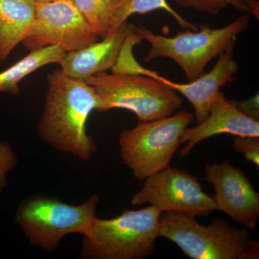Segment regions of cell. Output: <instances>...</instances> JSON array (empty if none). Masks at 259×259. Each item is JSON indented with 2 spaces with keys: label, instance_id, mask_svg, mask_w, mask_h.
Masks as SVG:
<instances>
[{
  "label": "cell",
  "instance_id": "5",
  "mask_svg": "<svg viewBox=\"0 0 259 259\" xmlns=\"http://www.w3.org/2000/svg\"><path fill=\"white\" fill-rule=\"evenodd\" d=\"M160 209H125L111 219L97 218L90 235L83 236L81 258L144 259L153 255L159 236Z\"/></svg>",
  "mask_w": 259,
  "mask_h": 259
},
{
  "label": "cell",
  "instance_id": "20",
  "mask_svg": "<svg viewBox=\"0 0 259 259\" xmlns=\"http://www.w3.org/2000/svg\"><path fill=\"white\" fill-rule=\"evenodd\" d=\"M18 163V158L13 146L6 141H0V194L3 193L7 185V176Z\"/></svg>",
  "mask_w": 259,
  "mask_h": 259
},
{
  "label": "cell",
  "instance_id": "6",
  "mask_svg": "<svg viewBox=\"0 0 259 259\" xmlns=\"http://www.w3.org/2000/svg\"><path fill=\"white\" fill-rule=\"evenodd\" d=\"M85 81L95 89L97 112L125 109L134 112L139 122L173 115L183 104L173 88L146 75L102 72Z\"/></svg>",
  "mask_w": 259,
  "mask_h": 259
},
{
  "label": "cell",
  "instance_id": "18",
  "mask_svg": "<svg viewBox=\"0 0 259 259\" xmlns=\"http://www.w3.org/2000/svg\"><path fill=\"white\" fill-rule=\"evenodd\" d=\"M174 1L182 8L194 10L197 13L207 14L209 16H216L230 7L238 11L249 14V10L244 0H174Z\"/></svg>",
  "mask_w": 259,
  "mask_h": 259
},
{
  "label": "cell",
  "instance_id": "21",
  "mask_svg": "<svg viewBox=\"0 0 259 259\" xmlns=\"http://www.w3.org/2000/svg\"><path fill=\"white\" fill-rule=\"evenodd\" d=\"M259 95L255 94L254 96L243 101H237V106L243 113L251 118L258 120L259 118Z\"/></svg>",
  "mask_w": 259,
  "mask_h": 259
},
{
  "label": "cell",
  "instance_id": "7",
  "mask_svg": "<svg viewBox=\"0 0 259 259\" xmlns=\"http://www.w3.org/2000/svg\"><path fill=\"white\" fill-rule=\"evenodd\" d=\"M194 117L185 110L166 117L139 122L119 136L121 158L136 180L144 181L170 166L184 130Z\"/></svg>",
  "mask_w": 259,
  "mask_h": 259
},
{
  "label": "cell",
  "instance_id": "22",
  "mask_svg": "<svg viewBox=\"0 0 259 259\" xmlns=\"http://www.w3.org/2000/svg\"><path fill=\"white\" fill-rule=\"evenodd\" d=\"M249 10V14L253 15L257 20L259 19V2L258 0H244Z\"/></svg>",
  "mask_w": 259,
  "mask_h": 259
},
{
  "label": "cell",
  "instance_id": "1",
  "mask_svg": "<svg viewBox=\"0 0 259 259\" xmlns=\"http://www.w3.org/2000/svg\"><path fill=\"white\" fill-rule=\"evenodd\" d=\"M47 81L44 113L37 125L39 136L58 151L89 161L97 149L86 127L98 105L95 89L61 69L48 74Z\"/></svg>",
  "mask_w": 259,
  "mask_h": 259
},
{
  "label": "cell",
  "instance_id": "19",
  "mask_svg": "<svg viewBox=\"0 0 259 259\" xmlns=\"http://www.w3.org/2000/svg\"><path fill=\"white\" fill-rule=\"evenodd\" d=\"M233 149L243 153L248 161L259 168V136H235L233 139Z\"/></svg>",
  "mask_w": 259,
  "mask_h": 259
},
{
  "label": "cell",
  "instance_id": "3",
  "mask_svg": "<svg viewBox=\"0 0 259 259\" xmlns=\"http://www.w3.org/2000/svg\"><path fill=\"white\" fill-rule=\"evenodd\" d=\"M250 22V15L244 13L223 28H211L204 23L198 30L185 29L173 37L158 35L143 26L136 28V31L150 44L144 62L168 58L180 66L190 82L203 74L207 65L221 55L237 35L249 28Z\"/></svg>",
  "mask_w": 259,
  "mask_h": 259
},
{
  "label": "cell",
  "instance_id": "8",
  "mask_svg": "<svg viewBox=\"0 0 259 259\" xmlns=\"http://www.w3.org/2000/svg\"><path fill=\"white\" fill-rule=\"evenodd\" d=\"M98 38L71 0H55L36 3L33 25L22 44L30 51L55 46L69 53Z\"/></svg>",
  "mask_w": 259,
  "mask_h": 259
},
{
  "label": "cell",
  "instance_id": "17",
  "mask_svg": "<svg viewBox=\"0 0 259 259\" xmlns=\"http://www.w3.org/2000/svg\"><path fill=\"white\" fill-rule=\"evenodd\" d=\"M156 10H165L171 15L177 23L183 29L198 30L195 24L187 21L182 18L167 3V0H122L114 15L112 20V31L118 28L122 23L127 22V19L133 15H145Z\"/></svg>",
  "mask_w": 259,
  "mask_h": 259
},
{
  "label": "cell",
  "instance_id": "2",
  "mask_svg": "<svg viewBox=\"0 0 259 259\" xmlns=\"http://www.w3.org/2000/svg\"><path fill=\"white\" fill-rule=\"evenodd\" d=\"M159 236L176 243L192 259H258L259 243L247 228H239L221 218L207 226L185 213L163 212Z\"/></svg>",
  "mask_w": 259,
  "mask_h": 259
},
{
  "label": "cell",
  "instance_id": "10",
  "mask_svg": "<svg viewBox=\"0 0 259 259\" xmlns=\"http://www.w3.org/2000/svg\"><path fill=\"white\" fill-rule=\"evenodd\" d=\"M206 180L214 186L215 209L251 231L259 220V194L241 168L229 162L205 163Z\"/></svg>",
  "mask_w": 259,
  "mask_h": 259
},
{
  "label": "cell",
  "instance_id": "15",
  "mask_svg": "<svg viewBox=\"0 0 259 259\" xmlns=\"http://www.w3.org/2000/svg\"><path fill=\"white\" fill-rule=\"evenodd\" d=\"M65 54L62 49L55 46L30 51L28 55L0 72V93L20 95L19 84L22 80L47 65L59 64Z\"/></svg>",
  "mask_w": 259,
  "mask_h": 259
},
{
  "label": "cell",
  "instance_id": "9",
  "mask_svg": "<svg viewBox=\"0 0 259 259\" xmlns=\"http://www.w3.org/2000/svg\"><path fill=\"white\" fill-rule=\"evenodd\" d=\"M131 204H148L162 212H182L195 217L216 210L214 199L202 190L197 178L171 166L147 177L143 188L133 196Z\"/></svg>",
  "mask_w": 259,
  "mask_h": 259
},
{
  "label": "cell",
  "instance_id": "13",
  "mask_svg": "<svg viewBox=\"0 0 259 259\" xmlns=\"http://www.w3.org/2000/svg\"><path fill=\"white\" fill-rule=\"evenodd\" d=\"M135 28L125 22L102 41L66 53L59 64L60 69L67 76L83 80L107 72L115 66L126 39Z\"/></svg>",
  "mask_w": 259,
  "mask_h": 259
},
{
  "label": "cell",
  "instance_id": "11",
  "mask_svg": "<svg viewBox=\"0 0 259 259\" xmlns=\"http://www.w3.org/2000/svg\"><path fill=\"white\" fill-rule=\"evenodd\" d=\"M235 49L236 39L232 40L226 50L218 56L217 62L209 72H204L190 82H175L158 73L152 77L157 78L183 95L193 107L197 124L200 123L208 117L209 110L221 89L236 81L239 64L234 58Z\"/></svg>",
  "mask_w": 259,
  "mask_h": 259
},
{
  "label": "cell",
  "instance_id": "23",
  "mask_svg": "<svg viewBox=\"0 0 259 259\" xmlns=\"http://www.w3.org/2000/svg\"><path fill=\"white\" fill-rule=\"evenodd\" d=\"M36 3H45V2L55 1V0H35Z\"/></svg>",
  "mask_w": 259,
  "mask_h": 259
},
{
  "label": "cell",
  "instance_id": "14",
  "mask_svg": "<svg viewBox=\"0 0 259 259\" xmlns=\"http://www.w3.org/2000/svg\"><path fill=\"white\" fill-rule=\"evenodd\" d=\"M35 0H0V61L28 37L35 17Z\"/></svg>",
  "mask_w": 259,
  "mask_h": 259
},
{
  "label": "cell",
  "instance_id": "16",
  "mask_svg": "<svg viewBox=\"0 0 259 259\" xmlns=\"http://www.w3.org/2000/svg\"><path fill=\"white\" fill-rule=\"evenodd\" d=\"M102 39L111 34L112 20L122 0H71Z\"/></svg>",
  "mask_w": 259,
  "mask_h": 259
},
{
  "label": "cell",
  "instance_id": "4",
  "mask_svg": "<svg viewBox=\"0 0 259 259\" xmlns=\"http://www.w3.org/2000/svg\"><path fill=\"white\" fill-rule=\"evenodd\" d=\"M99 201L97 194L79 204L66 203L45 194H33L19 204L15 223L32 245L51 252L67 235H90L96 222Z\"/></svg>",
  "mask_w": 259,
  "mask_h": 259
},
{
  "label": "cell",
  "instance_id": "12",
  "mask_svg": "<svg viewBox=\"0 0 259 259\" xmlns=\"http://www.w3.org/2000/svg\"><path fill=\"white\" fill-rule=\"evenodd\" d=\"M236 100H230L223 92L218 93L205 120L193 127L184 130L181 136V156H187L201 141L228 134L234 136H259L258 120L245 115L237 106Z\"/></svg>",
  "mask_w": 259,
  "mask_h": 259
}]
</instances>
